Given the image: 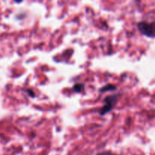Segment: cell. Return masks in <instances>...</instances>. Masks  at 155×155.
<instances>
[{
    "mask_svg": "<svg viewBox=\"0 0 155 155\" xmlns=\"http://www.w3.org/2000/svg\"><path fill=\"white\" fill-rule=\"evenodd\" d=\"M96 155H121V154H117V153L112 152V151H102V152L98 153V154H97Z\"/></svg>",
    "mask_w": 155,
    "mask_h": 155,
    "instance_id": "5b68a950",
    "label": "cell"
},
{
    "mask_svg": "<svg viewBox=\"0 0 155 155\" xmlns=\"http://www.w3.org/2000/svg\"><path fill=\"white\" fill-rule=\"evenodd\" d=\"M118 98H119V94L106 97L104 100V106L99 110V114L101 116H104L107 113L111 111L117 103Z\"/></svg>",
    "mask_w": 155,
    "mask_h": 155,
    "instance_id": "7a4b0ae2",
    "label": "cell"
},
{
    "mask_svg": "<svg viewBox=\"0 0 155 155\" xmlns=\"http://www.w3.org/2000/svg\"><path fill=\"white\" fill-rule=\"evenodd\" d=\"M139 31L144 36L148 38H155V21H142L137 24Z\"/></svg>",
    "mask_w": 155,
    "mask_h": 155,
    "instance_id": "6da1fadb",
    "label": "cell"
},
{
    "mask_svg": "<svg viewBox=\"0 0 155 155\" xmlns=\"http://www.w3.org/2000/svg\"><path fill=\"white\" fill-rule=\"evenodd\" d=\"M84 85L82 84V83H76L74 86V88H73V89H74V92L80 93V92H82L84 90Z\"/></svg>",
    "mask_w": 155,
    "mask_h": 155,
    "instance_id": "277c9868",
    "label": "cell"
},
{
    "mask_svg": "<svg viewBox=\"0 0 155 155\" xmlns=\"http://www.w3.org/2000/svg\"><path fill=\"white\" fill-rule=\"evenodd\" d=\"M13 1L15 2V3H17V4H21V3L23 2L24 0H13Z\"/></svg>",
    "mask_w": 155,
    "mask_h": 155,
    "instance_id": "52a82bcc",
    "label": "cell"
},
{
    "mask_svg": "<svg viewBox=\"0 0 155 155\" xmlns=\"http://www.w3.org/2000/svg\"><path fill=\"white\" fill-rule=\"evenodd\" d=\"M136 2H140V0H136Z\"/></svg>",
    "mask_w": 155,
    "mask_h": 155,
    "instance_id": "ba28073f",
    "label": "cell"
},
{
    "mask_svg": "<svg viewBox=\"0 0 155 155\" xmlns=\"http://www.w3.org/2000/svg\"><path fill=\"white\" fill-rule=\"evenodd\" d=\"M27 93H28L29 95H30L31 97L34 96V93H33V91H31V90H27Z\"/></svg>",
    "mask_w": 155,
    "mask_h": 155,
    "instance_id": "8992f818",
    "label": "cell"
},
{
    "mask_svg": "<svg viewBox=\"0 0 155 155\" xmlns=\"http://www.w3.org/2000/svg\"><path fill=\"white\" fill-rule=\"evenodd\" d=\"M117 89V87L115 86L112 84H107L106 86H103L102 88L100 89V92L101 93H104V92H107V91H111V90H115Z\"/></svg>",
    "mask_w": 155,
    "mask_h": 155,
    "instance_id": "3957f363",
    "label": "cell"
}]
</instances>
